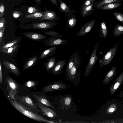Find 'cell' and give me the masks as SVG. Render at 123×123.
<instances>
[{
    "mask_svg": "<svg viewBox=\"0 0 123 123\" xmlns=\"http://www.w3.org/2000/svg\"><path fill=\"white\" fill-rule=\"evenodd\" d=\"M10 103L17 111L25 116L37 121L42 122L54 123L55 122L46 119L43 117L37 114L24 105L11 98H9Z\"/></svg>",
    "mask_w": 123,
    "mask_h": 123,
    "instance_id": "1",
    "label": "cell"
},
{
    "mask_svg": "<svg viewBox=\"0 0 123 123\" xmlns=\"http://www.w3.org/2000/svg\"><path fill=\"white\" fill-rule=\"evenodd\" d=\"M81 62L80 57L77 52L74 59L73 67L70 73V76L68 80L71 81L75 85H78L80 78L81 71L78 69Z\"/></svg>",
    "mask_w": 123,
    "mask_h": 123,
    "instance_id": "2",
    "label": "cell"
},
{
    "mask_svg": "<svg viewBox=\"0 0 123 123\" xmlns=\"http://www.w3.org/2000/svg\"><path fill=\"white\" fill-rule=\"evenodd\" d=\"M119 45V43H117L110 49L106 54H103V58H99V67L108 65L110 63L117 52Z\"/></svg>",
    "mask_w": 123,
    "mask_h": 123,
    "instance_id": "3",
    "label": "cell"
},
{
    "mask_svg": "<svg viewBox=\"0 0 123 123\" xmlns=\"http://www.w3.org/2000/svg\"><path fill=\"white\" fill-rule=\"evenodd\" d=\"M98 45V43L96 44L92 53L84 73V75L85 77H87L90 74L91 71L98 60V58L97 55L96 53Z\"/></svg>",
    "mask_w": 123,
    "mask_h": 123,
    "instance_id": "4",
    "label": "cell"
},
{
    "mask_svg": "<svg viewBox=\"0 0 123 123\" xmlns=\"http://www.w3.org/2000/svg\"><path fill=\"white\" fill-rule=\"evenodd\" d=\"M6 88L10 97L15 99L14 95L18 92V86L16 82L12 78L7 77L6 80Z\"/></svg>",
    "mask_w": 123,
    "mask_h": 123,
    "instance_id": "5",
    "label": "cell"
},
{
    "mask_svg": "<svg viewBox=\"0 0 123 123\" xmlns=\"http://www.w3.org/2000/svg\"><path fill=\"white\" fill-rule=\"evenodd\" d=\"M67 89L66 84L61 81H59L46 86L43 89V92H50Z\"/></svg>",
    "mask_w": 123,
    "mask_h": 123,
    "instance_id": "6",
    "label": "cell"
},
{
    "mask_svg": "<svg viewBox=\"0 0 123 123\" xmlns=\"http://www.w3.org/2000/svg\"><path fill=\"white\" fill-rule=\"evenodd\" d=\"M40 110L45 116L51 119H54L58 117V116L53 110L46 106L39 101L36 102Z\"/></svg>",
    "mask_w": 123,
    "mask_h": 123,
    "instance_id": "7",
    "label": "cell"
},
{
    "mask_svg": "<svg viewBox=\"0 0 123 123\" xmlns=\"http://www.w3.org/2000/svg\"><path fill=\"white\" fill-rule=\"evenodd\" d=\"M60 3L59 8L61 12H64L65 15L68 17L71 18L75 17L73 13L76 11L74 9H71L70 6L63 1L62 0H58Z\"/></svg>",
    "mask_w": 123,
    "mask_h": 123,
    "instance_id": "8",
    "label": "cell"
},
{
    "mask_svg": "<svg viewBox=\"0 0 123 123\" xmlns=\"http://www.w3.org/2000/svg\"><path fill=\"white\" fill-rule=\"evenodd\" d=\"M57 25L56 22L55 21H53L35 23L32 25V26L35 29L45 30L50 29H53L54 27Z\"/></svg>",
    "mask_w": 123,
    "mask_h": 123,
    "instance_id": "9",
    "label": "cell"
},
{
    "mask_svg": "<svg viewBox=\"0 0 123 123\" xmlns=\"http://www.w3.org/2000/svg\"><path fill=\"white\" fill-rule=\"evenodd\" d=\"M123 83V71L111 86L110 88V95L112 96Z\"/></svg>",
    "mask_w": 123,
    "mask_h": 123,
    "instance_id": "10",
    "label": "cell"
},
{
    "mask_svg": "<svg viewBox=\"0 0 123 123\" xmlns=\"http://www.w3.org/2000/svg\"><path fill=\"white\" fill-rule=\"evenodd\" d=\"M96 21V19H92L84 25L81 28L76 35L82 36L89 32L92 29Z\"/></svg>",
    "mask_w": 123,
    "mask_h": 123,
    "instance_id": "11",
    "label": "cell"
},
{
    "mask_svg": "<svg viewBox=\"0 0 123 123\" xmlns=\"http://www.w3.org/2000/svg\"><path fill=\"white\" fill-rule=\"evenodd\" d=\"M117 67L116 66H113L107 72L105 75L103 81V84L104 85H107L112 80L116 75Z\"/></svg>",
    "mask_w": 123,
    "mask_h": 123,
    "instance_id": "12",
    "label": "cell"
},
{
    "mask_svg": "<svg viewBox=\"0 0 123 123\" xmlns=\"http://www.w3.org/2000/svg\"><path fill=\"white\" fill-rule=\"evenodd\" d=\"M61 19L57 14L54 12L49 10H46L43 12V15L40 18L42 20H49L55 21Z\"/></svg>",
    "mask_w": 123,
    "mask_h": 123,
    "instance_id": "13",
    "label": "cell"
},
{
    "mask_svg": "<svg viewBox=\"0 0 123 123\" xmlns=\"http://www.w3.org/2000/svg\"><path fill=\"white\" fill-rule=\"evenodd\" d=\"M72 99V96L70 95H67L63 96L60 100L62 105V109L68 110L71 106Z\"/></svg>",
    "mask_w": 123,
    "mask_h": 123,
    "instance_id": "14",
    "label": "cell"
},
{
    "mask_svg": "<svg viewBox=\"0 0 123 123\" xmlns=\"http://www.w3.org/2000/svg\"><path fill=\"white\" fill-rule=\"evenodd\" d=\"M66 61V60H59L56 62L52 71V74L58 75L60 74L63 69Z\"/></svg>",
    "mask_w": 123,
    "mask_h": 123,
    "instance_id": "15",
    "label": "cell"
},
{
    "mask_svg": "<svg viewBox=\"0 0 123 123\" xmlns=\"http://www.w3.org/2000/svg\"><path fill=\"white\" fill-rule=\"evenodd\" d=\"M23 34L28 38L33 40H39L45 39L46 37L39 33L24 32Z\"/></svg>",
    "mask_w": 123,
    "mask_h": 123,
    "instance_id": "16",
    "label": "cell"
},
{
    "mask_svg": "<svg viewBox=\"0 0 123 123\" xmlns=\"http://www.w3.org/2000/svg\"><path fill=\"white\" fill-rule=\"evenodd\" d=\"M77 52H75L70 57L67 63L66 70L65 74L66 78L68 80L70 76V70L73 67L74 62V58Z\"/></svg>",
    "mask_w": 123,
    "mask_h": 123,
    "instance_id": "17",
    "label": "cell"
},
{
    "mask_svg": "<svg viewBox=\"0 0 123 123\" xmlns=\"http://www.w3.org/2000/svg\"><path fill=\"white\" fill-rule=\"evenodd\" d=\"M66 40L61 38H51L49 39L48 42V46H55L64 45L67 43Z\"/></svg>",
    "mask_w": 123,
    "mask_h": 123,
    "instance_id": "18",
    "label": "cell"
},
{
    "mask_svg": "<svg viewBox=\"0 0 123 123\" xmlns=\"http://www.w3.org/2000/svg\"><path fill=\"white\" fill-rule=\"evenodd\" d=\"M57 47V46H54L43 51L41 54L39 59H42L49 56L54 55L55 53V51Z\"/></svg>",
    "mask_w": 123,
    "mask_h": 123,
    "instance_id": "19",
    "label": "cell"
},
{
    "mask_svg": "<svg viewBox=\"0 0 123 123\" xmlns=\"http://www.w3.org/2000/svg\"><path fill=\"white\" fill-rule=\"evenodd\" d=\"M2 62L6 68L15 75L18 76L20 74V72L14 65L7 61H3Z\"/></svg>",
    "mask_w": 123,
    "mask_h": 123,
    "instance_id": "20",
    "label": "cell"
},
{
    "mask_svg": "<svg viewBox=\"0 0 123 123\" xmlns=\"http://www.w3.org/2000/svg\"><path fill=\"white\" fill-rule=\"evenodd\" d=\"M97 1L94 2L86 7L83 11H81V14L82 17L85 18L92 14L94 11V6Z\"/></svg>",
    "mask_w": 123,
    "mask_h": 123,
    "instance_id": "21",
    "label": "cell"
},
{
    "mask_svg": "<svg viewBox=\"0 0 123 123\" xmlns=\"http://www.w3.org/2000/svg\"><path fill=\"white\" fill-rule=\"evenodd\" d=\"M33 96L37 100L44 105L49 106L54 109H55L54 106L50 102L46 97L42 95H37L35 94H33Z\"/></svg>",
    "mask_w": 123,
    "mask_h": 123,
    "instance_id": "22",
    "label": "cell"
},
{
    "mask_svg": "<svg viewBox=\"0 0 123 123\" xmlns=\"http://www.w3.org/2000/svg\"><path fill=\"white\" fill-rule=\"evenodd\" d=\"M100 30L101 37L105 38L108 34V28L105 21H102L100 23Z\"/></svg>",
    "mask_w": 123,
    "mask_h": 123,
    "instance_id": "23",
    "label": "cell"
},
{
    "mask_svg": "<svg viewBox=\"0 0 123 123\" xmlns=\"http://www.w3.org/2000/svg\"><path fill=\"white\" fill-rule=\"evenodd\" d=\"M38 55L29 58L26 61L24 64L23 69L26 70L31 68L35 63L37 59Z\"/></svg>",
    "mask_w": 123,
    "mask_h": 123,
    "instance_id": "24",
    "label": "cell"
},
{
    "mask_svg": "<svg viewBox=\"0 0 123 123\" xmlns=\"http://www.w3.org/2000/svg\"><path fill=\"white\" fill-rule=\"evenodd\" d=\"M123 0H99L97 1L94 7L98 9L100 7L108 4L117 2H122Z\"/></svg>",
    "mask_w": 123,
    "mask_h": 123,
    "instance_id": "25",
    "label": "cell"
},
{
    "mask_svg": "<svg viewBox=\"0 0 123 123\" xmlns=\"http://www.w3.org/2000/svg\"><path fill=\"white\" fill-rule=\"evenodd\" d=\"M121 3V2H117L108 4L100 7L98 9L104 10H111L120 6Z\"/></svg>",
    "mask_w": 123,
    "mask_h": 123,
    "instance_id": "26",
    "label": "cell"
},
{
    "mask_svg": "<svg viewBox=\"0 0 123 123\" xmlns=\"http://www.w3.org/2000/svg\"><path fill=\"white\" fill-rule=\"evenodd\" d=\"M21 100L25 104L32 108H34L35 105L33 101L28 96H24L20 98Z\"/></svg>",
    "mask_w": 123,
    "mask_h": 123,
    "instance_id": "27",
    "label": "cell"
},
{
    "mask_svg": "<svg viewBox=\"0 0 123 123\" xmlns=\"http://www.w3.org/2000/svg\"><path fill=\"white\" fill-rule=\"evenodd\" d=\"M115 37L120 36L123 34V26L117 24L115 26L113 31Z\"/></svg>",
    "mask_w": 123,
    "mask_h": 123,
    "instance_id": "28",
    "label": "cell"
},
{
    "mask_svg": "<svg viewBox=\"0 0 123 123\" xmlns=\"http://www.w3.org/2000/svg\"><path fill=\"white\" fill-rule=\"evenodd\" d=\"M18 47V45L16 44L12 47L6 49H0V51L7 54H12L15 51Z\"/></svg>",
    "mask_w": 123,
    "mask_h": 123,
    "instance_id": "29",
    "label": "cell"
},
{
    "mask_svg": "<svg viewBox=\"0 0 123 123\" xmlns=\"http://www.w3.org/2000/svg\"><path fill=\"white\" fill-rule=\"evenodd\" d=\"M56 62V59L55 58L53 57L51 58L46 63L45 65L46 69L48 70L52 71Z\"/></svg>",
    "mask_w": 123,
    "mask_h": 123,
    "instance_id": "30",
    "label": "cell"
},
{
    "mask_svg": "<svg viewBox=\"0 0 123 123\" xmlns=\"http://www.w3.org/2000/svg\"><path fill=\"white\" fill-rule=\"evenodd\" d=\"M44 33L47 35L50 36L52 38H62L63 36L55 31L54 30L49 31L45 32Z\"/></svg>",
    "mask_w": 123,
    "mask_h": 123,
    "instance_id": "31",
    "label": "cell"
},
{
    "mask_svg": "<svg viewBox=\"0 0 123 123\" xmlns=\"http://www.w3.org/2000/svg\"><path fill=\"white\" fill-rule=\"evenodd\" d=\"M77 22L76 16L67 19L66 28L67 29L68 27L71 29L73 28L76 25Z\"/></svg>",
    "mask_w": 123,
    "mask_h": 123,
    "instance_id": "32",
    "label": "cell"
},
{
    "mask_svg": "<svg viewBox=\"0 0 123 123\" xmlns=\"http://www.w3.org/2000/svg\"><path fill=\"white\" fill-rule=\"evenodd\" d=\"M43 12H37L31 14H27L26 16L25 17L26 18H30L31 19L40 18L43 16Z\"/></svg>",
    "mask_w": 123,
    "mask_h": 123,
    "instance_id": "33",
    "label": "cell"
},
{
    "mask_svg": "<svg viewBox=\"0 0 123 123\" xmlns=\"http://www.w3.org/2000/svg\"><path fill=\"white\" fill-rule=\"evenodd\" d=\"M117 106L116 104L113 103L111 104L107 109L106 112L108 114H111L116 111Z\"/></svg>",
    "mask_w": 123,
    "mask_h": 123,
    "instance_id": "34",
    "label": "cell"
},
{
    "mask_svg": "<svg viewBox=\"0 0 123 123\" xmlns=\"http://www.w3.org/2000/svg\"><path fill=\"white\" fill-rule=\"evenodd\" d=\"M95 0H85L82 4L80 10L83 11L85 8L95 1Z\"/></svg>",
    "mask_w": 123,
    "mask_h": 123,
    "instance_id": "35",
    "label": "cell"
},
{
    "mask_svg": "<svg viewBox=\"0 0 123 123\" xmlns=\"http://www.w3.org/2000/svg\"><path fill=\"white\" fill-rule=\"evenodd\" d=\"M112 14L116 19L123 23V13L114 12Z\"/></svg>",
    "mask_w": 123,
    "mask_h": 123,
    "instance_id": "36",
    "label": "cell"
},
{
    "mask_svg": "<svg viewBox=\"0 0 123 123\" xmlns=\"http://www.w3.org/2000/svg\"><path fill=\"white\" fill-rule=\"evenodd\" d=\"M19 39H17L8 43L2 46L0 49H5L12 47L15 45L18 42Z\"/></svg>",
    "mask_w": 123,
    "mask_h": 123,
    "instance_id": "37",
    "label": "cell"
},
{
    "mask_svg": "<svg viewBox=\"0 0 123 123\" xmlns=\"http://www.w3.org/2000/svg\"><path fill=\"white\" fill-rule=\"evenodd\" d=\"M0 19H1L4 14L5 7L4 4L1 1L0 3Z\"/></svg>",
    "mask_w": 123,
    "mask_h": 123,
    "instance_id": "38",
    "label": "cell"
},
{
    "mask_svg": "<svg viewBox=\"0 0 123 123\" xmlns=\"http://www.w3.org/2000/svg\"><path fill=\"white\" fill-rule=\"evenodd\" d=\"M13 17L15 18H17L23 15L22 13L19 11H15L12 13Z\"/></svg>",
    "mask_w": 123,
    "mask_h": 123,
    "instance_id": "39",
    "label": "cell"
},
{
    "mask_svg": "<svg viewBox=\"0 0 123 123\" xmlns=\"http://www.w3.org/2000/svg\"><path fill=\"white\" fill-rule=\"evenodd\" d=\"M6 20L4 17H2L0 20V30L6 26Z\"/></svg>",
    "mask_w": 123,
    "mask_h": 123,
    "instance_id": "40",
    "label": "cell"
},
{
    "mask_svg": "<svg viewBox=\"0 0 123 123\" xmlns=\"http://www.w3.org/2000/svg\"><path fill=\"white\" fill-rule=\"evenodd\" d=\"M28 12L30 13H33L37 12L38 9L33 7H30L28 8Z\"/></svg>",
    "mask_w": 123,
    "mask_h": 123,
    "instance_id": "41",
    "label": "cell"
},
{
    "mask_svg": "<svg viewBox=\"0 0 123 123\" xmlns=\"http://www.w3.org/2000/svg\"><path fill=\"white\" fill-rule=\"evenodd\" d=\"M36 84L35 82L32 81H29L25 84V85L27 87H31L34 86Z\"/></svg>",
    "mask_w": 123,
    "mask_h": 123,
    "instance_id": "42",
    "label": "cell"
},
{
    "mask_svg": "<svg viewBox=\"0 0 123 123\" xmlns=\"http://www.w3.org/2000/svg\"><path fill=\"white\" fill-rule=\"evenodd\" d=\"M6 26H5L2 29L0 30V43L1 42L4 35Z\"/></svg>",
    "mask_w": 123,
    "mask_h": 123,
    "instance_id": "43",
    "label": "cell"
},
{
    "mask_svg": "<svg viewBox=\"0 0 123 123\" xmlns=\"http://www.w3.org/2000/svg\"><path fill=\"white\" fill-rule=\"evenodd\" d=\"M1 63L0 61V82L1 83L2 82V70L1 67Z\"/></svg>",
    "mask_w": 123,
    "mask_h": 123,
    "instance_id": "44",
    "label": "cell"
},
{
    "mask_svg": "<svg viewBox=\"0 0 123 123\" xmlns=\"http://www.w3.org/2000/svg\"><path fill=\"white\" fill-rule=\"evenodd\" d=\"M49 0L53 4L58 6V5L56 0Z\"/></svg>",
    "mask_w": 123,
    "mask_h": 123,
    "instance_id": "45",
    "label": "cell"
},
{
    "mask_svg": "<svg viewBox=\"0 0 123 123\" xmlns=\"http://www.w3.org/2000/svg\"><path fill=\"white\" fill-rule=\"evenodd\" d=\"M119 96L121 98H123V90L122 91L120 92Z\"/></svg>",
    "mask_w": 123,
    "mask_h": 123,
    "instance_id": "46",
    "label": "cell"
},
{
    "mask_svg": "<svg viewBox=\"0 0 123 123\" xmlns=\"http://www.w3.org/2000/svg\"><path fill=\"white\" fill-rule=\"evenodd\" d=\"M38 2H40V0H36Z\"/></svg>",
    "mask_w": 123,
    "mask_h": 123,
    "instance_id": "47",
    "label": "cell"
},
{
    "mask_svg": "<svg viewBox=\"0 0 123 123\" xmlns=\"http://www.w3.org/2000/svg\"></svg>",
    "mask_w": 123,
    "mask_h": 123,
    "instance_id": "48",
    "label": "cell"
}]
</instances>
